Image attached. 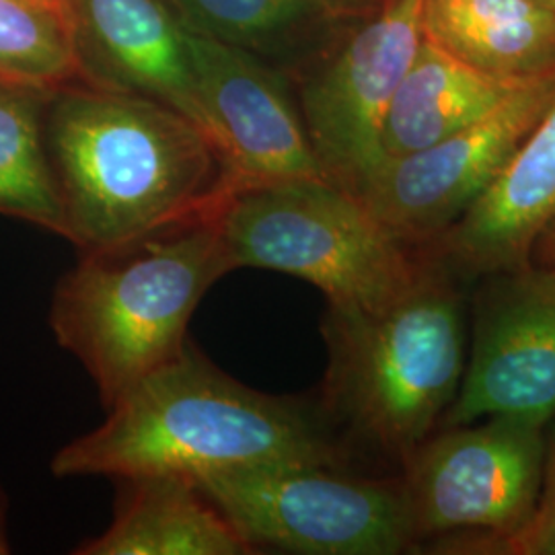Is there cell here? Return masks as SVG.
<instances>
[{"label":"cell","mask_w":555,"mask_h":555,"mask_svg":"<svg viewBox=\"0 0 555 555\" xmlns=\"http://www.w3.org/2000/svg\"><path fill=\"white\" fill-rule=\"evenodd\" d=\"M48 153L66 237L112 247L212 210L229 192L217 144L160 101L93 82L50 95Z\"/></svg>","instance_id":"2"},{"label":"cell","mask_w":555,"mask_h":555,"mask_svg":"<svg viewBox=\"0 0 555 555\" xmlns=\"http://www.w3.org/2000/svg\"><path fill=\"white\" fill-rule=\"evenodd\" d=\"M79 80L62 2L0 0V82L52 95Z\"/></svg>","instance_id":"18"},{"label":"cell","mask_w":555,"mask_h":555,"mask_svg":"<svg viewBox=\"0 0 555 555\" xmlns=\"http://www.w3.org/2000/svg\"><path fill=\"white\" fill-rule=\"evenodd\" d=\"M215 208L80 251L77 266L60 278L50 327L98 385L103 408L188 348L199 300L233 272Z\"/></svg>","instance_id":"4"},{"label":"cell","mask_w":555,"mask_h":555,"mask_svg":"<svg viewBox=\"0 0 555 555\" xmlns=\"http://www.w3.org/2000/svg\"><path fill=\"white\" fill-rule=\"evenodd\" d=\"M555 220V95L492 185L428 247L459 276L483 278L531 266Z\"/></svg>","instance_id":"13"},{"label":"cell","mask_w":555,"mask_h":555,"mask_svg":"<svg viewBox=\"0 0 555 555\" xmlns=\"http://www.w3.org/2000/svg\"><path fill=\"white\" fill-rule=\"evenodd\" d=\"M555 95V68L437 144L378 163L352 194L403 243L428 249L492 185Z\"/></svg>","instance_id":"8"},{"label":"cell","mask_w":555,"mask_h":555,"mask_svg":"<svg viewBox=\"0 0 555 555\" xmlns=\"http://www.w3.org/2000/svg\"><path fill=\"white\" fill-rule=\"evenodd\" d=\"M107 529L82 541L77 555L258 554L219 506L181 477L119 479Z\"/></svg>","instance_id":"14"},{"label":"cell","mask_w":555,"mask_h":555,"mask_svg":"<svg viewBox=\"0 0 555 555\" xmlns=\"http://www.w3.org/2000/svg\"><path fill=\"white\" fill-rule=\"evenodd\" d=\"M527 80L531 79L479 70L424 38L389 103L380 132V160L428 149L467 128Z\"/></svg>","instance_id":"15"},{"label":"cell","mask_w":555,"mask_h":555,"mask_svg":"<svg viewBox=\"0 0 555 555\" xmlns=\"http://www.w3.org/2000/svg\"><path fill=\"white\" fill-rule=\"evenodd\" d=\"M215 219L233 270L300 278L336 307L389 305L416 282L428 256L330 179L241 185L220 198Z\"/></svg>","instance_id":"5"},{"label":"cell","mask_w":555,"mask_h":555,"mask_svg":"<svg viewBox=\"0 0 555 555\" xmlns=\"http://www.w3.org/2000/svg\"><path fill=\"white\" fill-rule=\"evenodd\" d=\"M11 554L9 541V500L4 490L0 488V555Z\"/></svg>","instance_id":"22"},{"label":"cell","mask_w":555,"mask_h":555,"mask_svg":"<svg viewBox=\"0 0 555 555\" xmlns=\"http://www.w3.org/2000/svg\"><path fill=\"white\" fill-rule=\"evenodd\" d=\"M105 410L98 428L54 455V476H171L194 483L254 465H348L319 412L243 385L192 341Z\"/></svg>","instance_id":"1"},{"label":"cell","mask_w":555,"mask_h":555,"mask_svg":"<svg viewBox=\"0 0 555 555\" xmlns=\"http://www.w3.org/2000/svg\"><path fill=\"white\" fill-rule=\"evenodd\" d=\"M483 278L463 378L440 428L486 417L547 426L555 417V272L531 261Z\"/></svg>","instance_id":"9"},{"label":"cell","mask_w":555,"mask_h":555,"mask_svg":"<svg viewBox=\"0 0 555 555\" xmlns=\"http://www.w3.org/2000/svg\"><path fill=\"white\" fill-rule=\"evenodd\" d=\"M422 31L500 77L533 79L555 68V9L537 0H422Z\"/></svg>","instance_id":"16"},{"label":"cell","mask_w":555,"mask_h":555,"mask_svg":"<svg viewBox=\"0 0 555 555\" xmlns=\"http://www.w3.org/2000/svg\"><path fill=\"white\" fill-rule=\"evenodd\" d=\"M167 2L190 31L245 50L261 60L280 56L305 29L330 15L327 0Z\"/></svg>","instance_id":"19"},{"label":"cell","mask_w":555,"mask_h":555,"mask_svg":"<svg viewBox=\"0 0 555 555\" xmlns=\"http://www.w3.org/2000/svg\"><path fill=\"white\" fill-rule=\"evenodd\" d=\"M545 428L486 417L426 438L399 476L417 552L451 539L508 535L525 525L543 483Z\"/></svg>","instance_id":"7"},{"label":"cell","mask_w":555,"mask_h":555,"mask_svg":"<svg viewBox=\"0 0 555 555\" xmlns=\"http://www.w3.org/2000/svg\"><path fill=\"white\" fill-rule=\"evenodd\" d=\"M249 545L300 555L416 554L396 479L327 465H254L194 481Z\"/></svg>","instance_id":"6"},{"label":"cell","mask_w":555,"mask_h":555,"mask_svg":"<svg viewBox=\"0 0 555 555\" xmlns=\"http://www.w3.org/2000/svg\"><path fill=\"white\" fill-rule=\"evenodd\" d=\"M531 261L537 263V266L550 268V270H554L555 272V220L547 227V231L541 235V238H539Z\"/></svg>","instance_id":"21"},{"label":"cell","mask_w":555,"mask_h":555,"mask_svg":"<svg viewBox=\"0 0 555 555\" xmlns=\"http://www.w3.org/2000/svg\"><path fill=\"white\" fill-rule=\"evenodd\" d=\"M426 254L416 282L389 305H327L321 321L327 371L319 414L344 451L358 449L399 469L440 428L467 360L459 274Z\"/></svg>","instance_id":"3"},{"label":"cell","mask_w":555,"mask_h":555,"mask_svg":"<svg viewBox=\"0 0 555 555\" xmlns=\"http://www.w3.org/2000/svg\"><path fill=\"white\" fill-rule=\"evenodd\" d=\"M422 31V0H385L300 89V116L327 178L346 190L380 160L389 103L405 77Z\"/></svg>","instance_id":"10"},{"label":"cell","mask_w":555,"mask_h":555,"mask_svg":"<svg viewBox=\"0 0 555 555\" xmlns=\"http://www.w3.org/2000/svg\"><path fill=\"white\" fill-rule=\"evenodd\" d=\"M537 2H543V4H550V7H554V9H555V0H537Z\"/></svg>","instance_id":"23"},{"label":"cell","mask_w":555,"mask_h":555,"mask_svg":"<svg viewBox=\"0 0 555 555\" xmlns=\"http://www.w3.org/2000/svg\"><path fill=\"white\" fill-rule=\"evenodd\" d=\"M43 2H62V0H43Z\"/></svg>","instance_id":"24"},{"label":"cell","mask_w":555,"mask_h":555,"mask_svg":"<svg viewBox=\"0 0 555 555\" xmlns=\"http://www.w3.org/2000/svg\"><path fill=\"white\" fill-rule=\"evenodd\" d=\"M428 554L555 555V417L545 428L543 483L529 520L508 535L440 541Z\"/></svg>","instance_id":"20"},{"label":"cell","mask_w":555,"mask_h":555,"mask_svg":"<svg viewBox=\"0 0 555 555\" xmlns=\"http://www.w3.org/2000/svg\"><path fill=\"white\" fill-rule=\"evenodd\" d=\"M48 98L0 82V215L66 237L59 181L43 142Z\"/></svg>","instance_id":"17"},{"label":"cell","mask_w":555,"mask_h":555,"mask_svg":"<svg viewBox=\"0 0 555 555\" xmlns=\"http://www.w3.org/2000/svg\"><path fill=\"white\" fill-rule=\"evenodd\" d=\"M62 7L82 82L160 101L206 132L188 29L167 0H62Z\"/></svg>","instance_id":"12"},{"label":"cell","mask_w":555,"mask_h":555,"mask_svg":"<svg viewBox=\"0 0 555 555\" xmlns=\"http://www.w3.org/2000/svg\"><path fill=\"white\" fill-rule=\"evenodd\" d=\"M188 46L204 128L224 160L229 190L330 179L276 68L190 29Z\"/></svg>","instance_id":"11"}]
</instances>
